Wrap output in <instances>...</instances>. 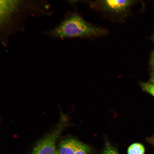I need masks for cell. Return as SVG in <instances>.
Returning a JSON list of instances; mask_svg holds the SVG:
<instances>
[{"label":"cell","instance_id":"obj_1","mask_svg":"<svg viewBox=\"0 0 154 154\" xmlns=\"http://www.w3.org/2000/svg\"><path fill=\"white\" fill-rule=\"evenodd\" d=\"M49 33L61 38H94L105 37L108 31L104 27L89 23L79 14L72 13Z\"/></svg>","mask_w":154,"mask_h":154},{"label":"cell","instance_id":"obj_4","mask_svg":"<svg viewBox=\"0 0 154 154\" xmlns=\"http://www.w3.org/2000/svg\"><path fill=\"white\" fill-rule=\"evenodd\" d=\"M16 0L0 1V19L3 24L17 7L19 2Z\"/></svg>","mask_w":154,"mask_h":154},{"label":"cell","instance_id":"obj_7","mask_svg":"<svg viewBox=\"0 0 154 154\" xmlns=\"http://www.w3.org/2000/svg\"><path fill=\"white\" fill-rule=\"evenodd\" d=\"M74 154H91V150L87 145L80 142Z\"/></svg>","mask_w":154,"mask_h":154},{"label":"cell","instance_id":"obj_14","mask_svg":"<svg viewBox=\"0 0 154 154\" xmlns=\"http://www.w3.org/2000/svg\"><path fill=\"white\" fill-rule=\"evenodd\" d=\"M154 38L153 39H154V38Z\"/></svg>","mask_w":154,"mask_h":154},{"label":"cell","instance_id":"obj_8","mask_svg":"<svg viewBox=\"0 0 154 154\" xmlns=\"http://www.w3.org/2000/svg\"><path fill=\"white\" fill-rule=\"evenodd\" d=\"M101 154H119L116 149L110 143L106 142L105 146Z\"/></svg>","mask_w":154,"mask_h":154},{"label":"cell","instance_id":"obj_13","mask_svg":"<svg viewBox=\"0 0 154 154\" xmlns=\"http://www.w3.org/2000/svg\"><path fill=\"white\" fill-rule=\"evenodd\" d=\"M55 154H60L58 151L56 150Z\"/></svg>","mask_w":154,"mask_h":154},{"label":"cell","instance_id":"obj_12","mask_svg":"<svg viewBox=\"0 0 154 154\" xmlns=\"http://www.w3.org/2000/svg\"><path fill=\"white\" fill-rule=\"evenodd\" d=\"M151 62L152 64L154 67V52L153 53L152 55Z\"/></svg>","mask_w":154,"mask_h":154},{"label":"cell","instance_id":"obj_5","mask_svg":"<svg viewBox=\"0 0 154 154\" xmlns=\"http://www.w3.org/2000/svg\"><path fill=\"white\" fill-rule=\"evenodd\" d=\"M80 142L73 138L64 140L59 144L58 151L60 154H74Z\"/></svg>","mask_w":154,"mask_h":154},{"label":"cell","instance_id":"obj_6","mask_svg":"<svg viewBox=\"0 0 154 154\" xmlns=\"http://www.w3.org/2000/svg\"><path fill=\"white\" fill-rule=\"evenodd\" d=\"M145 148L141 144L136 143L131 145L127 149L128 154H144Z\"/></svg>","mask_w":154,"mask_h":154},{"label":"cell","instance_id":"obj_10","mask_svg":"<svg viewBox=\"0 0 154 154\" xmlns=\"http://www.w3.org/2000/svg\"><path fill=\"white\" fill-rule=\"evenodd\" d=\"M146 140L148 142L154 145V135L147 138Z\"/></svg>","mask_w":154,"mask_h":154},{"label":"cell","instance_id":"obj_11","mask_svg":"<svg viewBox=\"0 0 154 154\" xmlns=\"http://www.w3.org/2000/svg\"><path fill=\"white\" fill-rule=\"evenodd\" d=\"M151 84L154 86V72L153 73L151 78Z\"/></svg>","mask_w":154,"mask_h":154},{"label":"cell","instance_id":"obj_9","mask_svg":"<svg viewBox=\"0 0 154 154\" xmlns=\"http://www.w3.org/2000/svg\"><path fill=\"white\" fill-rule=\"evenodd\" d=\"M142 89L146 92L154 96V86L148 83H142L141 84Z\"/></svg>","mask_w":154,"mask_h":154},{"label":"cell","instance_id":"obj_3","mask_svg":"<svg viewBox=\"0 0 154 154\" xmlns=\"http://www.w3.org/2000/svg\"><path fill=\"white\" fill-rule=\"evenodd\" d=\"M130 0L94 1L93 3L94 9L100 12L105 17L110 18L112 15L124 11L132 3Z\"/></svg>","mask_w":154,"mask_h":154},{"label":"cell","instance_id":"obj_2","mask_svg":"<svg viewBox=\"0 0 154 154\" xmlns=\"http://www.w3.org/2000/svg\"><path fill=\"white\" fill-rule=\"evenodd\" d=\"M64 121L61 120L51 132L37 143L31 154H55L56 140L65 125Z\"/></svg>","mask_w":154,"mask_h":154}]
</instances>
